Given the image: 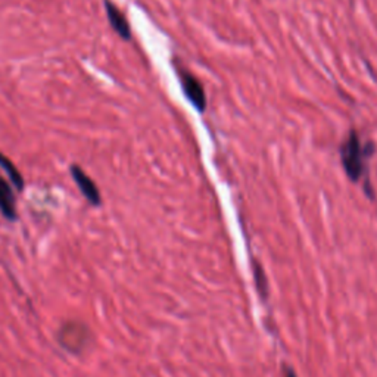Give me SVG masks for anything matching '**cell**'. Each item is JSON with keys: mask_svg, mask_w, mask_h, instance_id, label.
Wrapping results in <instances>:
<instances>
[{"mask_svg": "<svg viewBox=\"0 0 377 377\" xmlns=\"http://www.w3.org/2000/svg\"><path fill=\"white\" fill-rule=\"evenodd\" d=\"M255 280H256V286L259 289V292L263 294V296H264L267 294V280H266V275L259 266L255 267Z\"/></svg>", "mask_w": 377, "mask_h": 377, "instance_id": "52a82bcc", "label": "cell"}, {"mask_svg": "<svg viewBox=\"0 0 377 377\" xmlns=\"http://www.w3.org/2000/svg\"><path fill=\"white\" fill-rule=\"evenodd\" d=\"M0 212L9 221L17 219L15 193L12 191L11 183L6 181L2 174H0Z\"/></svg>", "mask_w": 377, "mask_h": 377, "instance_id": "277c9868", "label": "cell"}, {"mask_svg": "<svg viewBox=\"0 0 377 377\" xmlns=\"http://www.w3.org/2000/svg\"><path fill=\"white\" fill-rule=\"evenodd\" d=\"M105 9H107V17L109 20V24L115 30V33L124 40L132 39V28H130V24L124 13L115 6L111 0H105Z\"/></svg>", "mask_w": 377, "mask_h": 377, "instance_id": "5b68a950", "label": "cell"}, {"mask_svg": "<svg viewBox=\"0 0 377 377\" xmlns=\"http://www.w3.org/2000/svg\"><path fill=\"white\" fill-rule=\"evenodd\" d=\"M0 167H2L9 176L11 183L17 187V191H22L24 188V179L21 177V174L18 168L12 164L11 159H8L2 152H0Z\"/></svg>", "mask_w": 377, "mask_h": 377, "instance_id": "8992f818", "label": "cell"}, {"mask_svg": "<svg viewBox=\"0 0 377 377\" xmlns=\"http://www.w3.org/2000/svg\"><path fill=\"white\" fill-rule=\"evenodd\" d=\"M69 171H71V176H72V179H74L77 187L80 188L81 195L87 200H89L92 205H95V207L100 205L102 199H100V192H99L96 183L89 176H87V174L78 165H71Z\"/></svg>", "mask_w": 377, "mask_h": 377, "instance_id": "3957f363", "label": "cell"}, {"mask_svg": "<svg viewBox=\"0 0 377 377\" xmlns=\"http://www.w3.org/2000/svg\"><path fill=\"white\" fill-rule=\"evenodd\" d=\"M179 77L183 87V92L186 97L191 100V104L199 111L204 112L207 109V95L204 90V85L192 74L183 68L179 69Z\"/></svg>", "mask_w": 377, "mask_h": 377, "instance_id": "7a4b0ae2", "label": "cell"}, {"mask_svg": "<svg viewBox=\"0 0 377 377\" xmlns=\"http://www.w3.org/2000/svg\"><path fill=\"white\" fill-rule=\"evenodd\" d=\"M286 377H296V376H295V373L291 369H287L286 370Z\"/></svg>", "mask_w": 377, "mask_h": 377, "instance_id": "ba28073f", "label": "cell"}, {"mask_svg": "<svg viewBox=\"0 0 377 377\" xmlns=\"http://www.w3.org/2000/svg\"><path fill=\"white\" fill-rule=\"evenodd\" d=\"M374 148L373 144L367 143L366 146H362L361 139L355 130H351L350 135L346 136L343 143L341 144V163L346 172L348 179L352 183H357L361 180L362 174L366 171L367 159L373 153Z\"/></svg>", "mask_w": 377, "mask_h": 377, "instance_id": "6da1fadb", "label": "cell"}]
</instances>
